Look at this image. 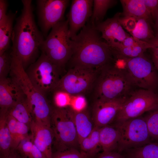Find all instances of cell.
<instances>
[{"instance_id": "obj_1", "label": "cell", "mask_w": 158, "mask_h": 158, "mask_svg": "<svg viewBox=\"0 0 158 158\" xmlns=\"http://www.w3.org/2000/svg\"><path fill=\"white\" fill-rule=\"evenodd\" d=\"M23 8L16 23L11 37L12 51L21 61L25 70L39 57L45 40L35 23L31 0H22Z\"/></svg>"}, {"instance_id": "obj_2", "label": "cell", "mask_w": 158, "mask_h": 158, "mask_svg": "<svg viewBox=\"0 0 158 158\" xmlns=\"http://www.w3.org/2000/svg\"><path fill=\"white\" fill-rule=\"evenodd\" d=\"M100 34L89 23L71 39L73 54L69 61L73 67L99 69L110 63L113 60L111 50Z\"/></svg>"}, {"instance_id": "obj_3", "label": "cell", "mask_w": 158, "mask_h": 158, "mask_svg": "<svg viewBox=\"0 0 158 158\" xmlns=\"http://www.w3.org/2000/svg\"><path fill=\"white\" fill-rule=\"evenodd\" d=\"M10 77L18 85L25 95L33 120L51 127L52 107L46 96L37 89L29 80L21 61L12 54Z\"/></svg>"}, {"instance_id": "obj_4", "label": "cell", "mask_w": 158, "mask_h": 158, "mask_svg": "<svg viewBox=\"0 0 158 158\" xmlns=\"http://www.w3.org/2000/svg\"><path fill=\"white\" fill-rule=\"evenodd\" d=\"M114 64L122 70L133 86L154 91L158 87V74L153 61L144 54L128 58L114 55Z\"/></svg>"}, {"instance_id": "obj_5", "label": "cell", "mask_w": 158, "mask_h": 158, "mask_svg": "<svg viewBox=\"0 0 158 158\" xmlns=\"http://www.w3.org/2000/svg\"><path fill=\"white\" fill-rule=\"evenodd\" d=\"M96 83V100L104 101L128 97L133 86L123 71L111 63L100 69Z\"/></svg>"}, {"instance_id": "obj_6", "label": "cell", "mask_w": 158, "mask_h": 158, "mask_svg": "<svg viewBox=\"0 0 158 158\" xmlns=\"http://www.w3.org/2000/svg\"><path fill=\"white\" fill-rule=\"evenodd\" d=\"M40 51L53 63L61 67L69 61L73 51L67 19L52 28L45 39Z\"/></svg>"}, {"instance_id": "obj_7", "label": "cell", "mask_w": 158, "mask_h": 158, "mask_svg": "<svg viewBox=\"0 0 158 158\" xmlns=\"http://www.w3.org/2000/svg\"><path fill=\"white\" fill-rule=\"evenodd\" d=\"M62 68L41 52L37 59L25 71L34 86L47 96L56 88L61 77L60 76Z\"/></svg>"}, {"instance_id": "obj_8", "label": "cell", "mask_w": 158, "mask_h": 158, "mask_svg": "<svg viewBox=\"0 0 158 158\" xmlns=\"http://www.w3.org/2000/svg\"><path fill=\"white\" fill-rule=\"evenodd\" d=\"M51 128L54 135L53 144L56 151L78 149L79 147L75 126L66 108L52 107Z\"/></svg>"}, {"instance_id": "obj_9", "label": "cell", "mask_w": 158, "mask_h": 158, "mask_svg": "<svg viewBox=\"0 0 158 158\" xmlns=\"http://www.w3.org/2000/svg\"><path fill=\"white\" fill-rule=\"evenodd\" d=\"M119 134L117 149L121 153L152 142L144 117L140 116L116 123Z\"/></svg>"}, {"instance_id": "obj_10", "label": "cell", "mask_w": 158, "mask_h": 158, "mask_svg": "<svg viewBox=\"0 0 158 158\" xmlns=\"http://www.w3.org/2000/svg\"><path fill=\"white\" fill-rule=\"evenodd\" d=\"M158 109V94L152 90L141 89L130 94L114 120L116 123Z\"/></svg>"}, {"instance_id": "obj_11", "label": "cell", "mask_w": 158, "mask_h": 158, "mask_svg": "<svg viewBox=\"0 0 158 158\" xmlns=\"http://www.w3.org/2000/svg\"><path fill=\"white\" fill-rule=\"evenodd\" d=\"M99 71V69L73 67L61 78L54 90L62 91L73 96L82 95L92 87Z\"/></svg>"}, {"instance_id": "obj_12", "label": "cell", "mask_w": 158, "mask_h": 158, "mask_svg": "<svg viewBox=\"0 0 158 158\" xmlns=\"http://www.w3.org/2000/svg\"><path fill=\"white\" fill-rule=\"evenodd\" d=\"M69 2L68 0L36 1L38 23L44 37L54 26L65 20V12Z\"/></svg>"}, {"instance_id": "obj_13", "label": "cell", "mask_w": 158, "mask_h": 158, "mask_svg": "<svg viewBox=\"0 0 158 158\" xmlns=\"http://www.w3.org/2000/svg\"><path fill=\"white\" fill-rule=\"evenodd\" d=\"M93 0H73L67 15L69 31L71 39L86 25L92 14Z\"/></svg>"}, {"instance_id": "obj_14", "label": "cell", "mask_w": 158, "mask_h": 158, "mask_svg": "<svg viewBox=\"0 0 158 158\" xmlns=\"http://www.w3.org/2000/svg\"><path fill=\"white\" fill-rule=\"evenodd\" d=\"M128 97L107 101L96 100L92 117L95 126L101 128L109 125Z\"/></svg>"}, {"instance_id": "obj_15", "label": "cell", "mask_w": 158, "mask_h": 158, "mask_svg": "<svg viewBox=\"0 0 158 158\" xmlns=\"http://www.w3.org/2000/svg\"><path fill=\"white\" fill-rule=\"evenodd\" d=\"M120 21L123 28L138 40L149 43L155 37L151 23L144 18L121 16Z\"/></svg>"}, {"instance_id": "obj_16", "label": "cell", "mask_w": 158, "mask_h": 158, "mask_svg": "<svg viewBox=\"0 0 158 158\" xmlns=\"http://www.w3.org/2000/svg\"><path fill=\"white\" fill-rule=\"evenodd\" d=\"M121 13H117L112 18H108L95 26L101 37L108 44L121 42L130 35L124 30L120 21Z\"/></svg>"}, {"instance_id": "obj_17", "label": "cell", "mask_w": 158, "mask_h": 158, "mask_svg": "<svg viewBox=\"0 0 158 158\" xmlns=\"http://www.w3.org/2000/svg\"><path fill=\"white\" fill-rule=\"evenodd\" d=\"M30 129L33 142L41 152L43 158H52L54 135L51 127L40 125L33 120Z\"/></svg>"}, {"instance_id": "obj_18", "label": "cell", "mask_w": 158, "mask_h": 158, "mask_svg": "<svg viewBox=\"0 0 158 158\" xmlns=\"http://www.w3.org/2000/svg\"><path fill=\"white\" fill-rule=\"evenodd\" d=\"M25 97L21 89L10 78L0 79V111H8Z\"/></svg>"}, {"instance_id": "obj_19", "label": "cell", "mask_w": 158, "mask_h": 158, "mask_svg": "<svg viewBox=\"0 0 158 158\" xmlns=\"http://www.w3.org/2000/svg\"><path fill=\"white\" fill-rule=\"evenodd\" d=\"M66 108L69 116L75 126L79 144L92 131L95 126L94 123L86 109L78 111L70 107Z\"/></svg>"}, {"instance_id": "obj_20", "label": "cell", "mask_w": 158, "mask_h": 158, "mask_svg": "<svg viewBox=\"0 0 158 158\" xmlns=\"http://www.w3.org/2000/svg\"><path fill=\"white\" fill-rule=\"evenodd\" d=\"M123 8V16L144 18L152 23V16L143 0H120Z\"/></svg>"}, {"instance_id": "obj_21", "label": "cell", "mask_w": 158, "mask_h": 158, "mask_svg": "<svg viewBox=\"0 0 158 158\" xmlns=\"http://www.w3.org/2000/svg\"><path fill=\"white\" fill-rule=\"evenodd\" d=\"M17 11L13 13L11 11L0 20V55L10 49L13 27V23L15 19Z\"/></svg>"}, {"instance_id": "obj_22", "label": "cell", "mask_w": 158, "mask_h": 158, "mask_svg": "<svg viewBox=\"0 0 158 158\" xmlns=\"http://www.w3.org/2000/svg\"><path fill=\"white\" fill-rule=\"evenodd\" d=\"M119 138V132L115 127L108 125L100 128L99 141L103 152H112L117 149Z\"/></svg>"}, {"instance_id": "obj_23", "label": "cell", "mask_w": 158, "mask_h": 158, "mask_svg": "<svg viewBox=\"0 0 158 158\" xmlns=\"http://www.w3.org/2000/svg\"><path fill=\"white\" fill-rule=\"evenodd\" d=\"M8 112L0 111V158H7L11 150L12 139L6 119Z\"/></svg>"}, {"instance_id": "obj_24", "label": "cell", "mask_w": 158, "mask_h": 158, "mask_svg": "<svg viewBox=\"0 0 158 158\" xmlns=\"http://www.w3.org/2000/svg\"><path fill=\"white\" fill-rule=\"evenodd\" d=\"M123 152L126 158H158V142H151Z\"/></svg>"}, {"instance_id": "obj_25", "label": "cell", "mask_w": 158, "mask_h": 158, "mask_svg": "<svg viewBox=\"0 0 158 158\" xmlns=\"http://www.w3.org/2000/svg\"><path fill=\"white\" fill-rule=\"evenodd\" d=\"M99 128L95 126L90 133L79 144L80 150L93 157L101 149L99 138Z\"/></svg>"}, {"instance_id": "obj_26", "label": "cell", "mask_w": 158, "mask_h": 158, "mask_svg": "<svg viewBox=\"0 0 158 158\" xmlns=\"http://www.w3.org/2000/svg\"><path fill=\"white\" fill-rule=\"evenodd\" d=\"M8 114L18 121L27 124L29 128L33 121L25 97L14 104L9 110Z\"/></svg>"}, {"instance_id": "obj_27", "label": "cell", "mask_w": 158, "mask_h": 158, "mask_svg": "<svg viewBox=\"0 0 158 158\" xmlns=\"http://www.w3.org/2000/svg\"><path fill=\"white\" fill-rule=\"evenodd\" d=\"M109 47L113 55L132 58L144 54V53L147 49L151 48V45L150 44L145 42L140 44L128 47L118 46Z\"/></svg>"}, {"instance_id": "obj_28", "label": "cell", "mask_w": 158, "mask_h": 158, "mask_svg": "<svg viewBox=\"0 0 158 158\" xmlns=\"http://www.w3.org/2000/svg\"><path fill=\"white\" fill-rule=\"evenodd\" d=\"M117 1L114 0H94L92 14L90 23L95 26L102 22L108 10L115 5Z\"/></svg>"}, {"instance_id": "obj_29", "label": "cell", "mask_w": 158, "mask_h": 158, "mask_svg": "<svg viewBox=\"0 0 158 158\" xmlns=\"http://www.w3.org/2000/svg\"><path fill=\"white\" fill-rule=\"evenodd\" d=\"M150 112L144 118L152 140L158 142V109Z\"/></svg>"}, {"instance_id": "obj_30", "label": "cell", "mask_w": 158, "mask_h": 158, "mask_svg": "<svg viewBox=\"0 0 158 158\" xmlns=\"http://www.w3.org/2000/svg\"><path fill=\"white\" fill-rule=\"evenodd\" d=\"M12 60L11 47L0 55V79L8 77L9 74Z\"/></svg>"}, {"instance_id": "obj_31", "label": "cell", "mask_w": 158, "mask_h": 158, "mask_svg": "<svg viewBox=\"0 0 158 158\" xmlns=\"http://www.w3.org/2000/svg\"><path fill=\"white\" fill-rule=\"evenodd\" d=\"M53 92V99L55 107L59 108H65L69 107L72 95L62 91L55 90Z\"/></svg>"}, {"instance_id": "obj_32", "label": "cell", "mask_w": 158, "mask_h": 158, "mask_svg": "<svg viewBox=\"0 0 158 158\" xmlns=\"http://www.w3.org/2000/svg\"><path fill=\"white\" fill-rule=\"evenodd\" d=\"M78 149L73 148L53 153L52 158H93Z\"/></svg>"}, {"instance_id": "obj_33", "label": "cell", "mask_w": 158, "mask_h": 158, "mask_svg": "<svg viewBox=\"0 0 158 158\" xmlns=\"http://www.w3.org/2000/svg\"><path fill=\"white\" fill-rule=\"evenodd\" d=\"M6 122L11 137V150H16L17 147V121L13 116L8 114Z\"/></svg>"}, {"instance_id": "obj_34", "label": "cell", "mask_w": 158, "mask_h": 158, "mask_svg": "<svg viewBox=\"0 0 158 158\" xmlns=\"http://www.w3.org/2000/svg\"><path fill=\"white\" fill-rule=\"evenodd\" d=\"M71 99L70 107L77 111H81L85 109L86 105V99L82 95L73 96Z\"/></svg>"}, {"instance_id": "obj_35", "label": "cell", "mask_w": 158, "mask_h": 158, "mask_svg": "<svg viewBox=\"0 0 158 158\" xmlns=\"http://www.w3.org/2000/svg\"><path fill=\"white\" fill-rule=\"evenodd\" d=\"M29 128L27 124L17 121V143L18 146L22 140L29 136L28 132Z\"/></svg>"}, {"instance_id": "obj_36", "label": "cell", "mask_w": 158, "mask_h": 158, "mask_svg": "<svg viewBox=\"0 0 158 158\" xmlns=\"http://www.w3.org/2000/svg\"><path fill=\"white\" fill-rule=\"evenodd\" d=\"M152 19L155 20L158 15V0H143Z\"/></svg>"}, {"instance_id": "obj_37", "label": "cell", "mask_w": 158, "mask_h": 158, "mask_svg": "<svg viewBox=\"0 0 158 158\" xmlns=\"http://www.w3.org/2000/svg\"><path fill=\"white\" fill-rule=\"evenodd\" d=\"M93 158H126L123 154L118 152L113 151L108 152H103Z\"/></svg>"}, {"instance_id": "obj_38", "label": "cell", "mask_w": 158, "mask_h": 158, "mask_svg": "<svg viewBox=\"0 0 158 158\" xmlns=\"http://www.w3.org/2000/svg\"><path fill=\"white\" fill-rule=\"evenodd\" d=\"M155 35L154 38L149 43L151 45L150 49L152 51V57L158 58V34Z\"/></svg>"}, {"instance_id": "obj_39", "label": "cell", "mask_w": 158, "mask_h": 158, "mask_svg": "<svg viewBox=\"0 0 158 158\" xmlns=\"http://www.w3.org/2000/svg\"><path fill=\"white\" fill-rule=\"evenodd\" d=\"M8 3L6 0H0V20L6 15Z\"/></svg>"}, {"instance_id": "obj_40", "label": "cell", "mask_w": 158, "mask_h": 158, "mask_svg": "<svg viewBox=\"0 0 158 158\" xmlns=\"http://www.w3.org/2000/svg\"><path fill=\"white\" fill-rule=\"evenodd\" d=\"M7 158H22L16 150H12L9 156Z\"/></svg>"}, {"instance_id": "obj_41", "label": "cell", "mask_w": 158, "mask_h": 158, "mask_svg": "<svg viewBox=\"0 0 158 158\" xmlns=\"http://www.w3.org/2000/svg\"><path fill=\"white\" fill-rule=\"evenodd\" d=\"M154 28L156 31L155 35L157 34H158V15L155 20Z\"/></svg>"}, {"instance_id": "obj_42", "label": "cell", "mask_w": 158, "mask_h": 158, "mask_svg": "<svg viewBox=\"0 0 158 158\" xmlns=\"http://www.w3.org/2000/svg\"><path fill=\"white\" fill-rule=\"evenodd\" d=\"M152 61L156 68L158 71V58L152 57Z\"/></svg>"}, {"instance_id": "obj_43", "label": "cell", "mask_w": 158, "mask_h": 158, "mask_svg": "<svg viewBox=\"0 0 158 158\" xmlns=\"http://www.w3.org/2000/svg\"></svg>"}]
</instances>
